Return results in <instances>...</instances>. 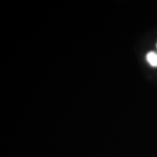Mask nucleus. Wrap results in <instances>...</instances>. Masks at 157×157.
<instances>
[{
  "instance_id": "2",
  "label": "nucleus",
  "mask_w": 157,
  "mask_h": 157,
  "mask_svg": "<svg viewBox=\"0 0 157 157\" xmlns=\"http://www.w3.org/2000/svg\"><path fill=\"white\" fill-rule=\"evenodd\" d=\"M156 48H157V43H156Z\"/></svg>"
},
{
  "instance_id": "1",
  "label": "nucleus",
  "mask_w": 157,
  "mask_h": 157,
  "mask_svg": "<svg viewBox=\"0 0 157 157\" xmlns=\"http://www.w3.org/2000/svg\"><path fill=\"white\" fill-rule=\"evenodd\" d=\"M147 61L153 67H157V52H148L147 53Z\"/></svg>"
}]
</instances>
